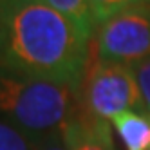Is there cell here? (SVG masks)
Listing matches in <instances>:
<instances>
[{"mask_svg": "<svg viewBox=\"0 0 150 150\" xmlns=\"http://www.w3.org/2000/svg\"><path fill=\"white\" fill-rule=\"evenodd\" d=\"M80 103L78 87L35 78L0 63V117L38 145L62 132Z\"/></svg>", "mask_w": 150, "mask_h": 150, "instance_id": "7a4b0ae2", "label": "cell"}, {"mask_svg": "<svg viewBox=\"0 0 150 150\" xmlns=\"http://www.w3.org/2000/svg\"><path fill=\"white\" fill-rule=\"evenodd\" d=\"M81 107L98 120L112 121L128 110L146 112L132 67L91 60L80 87Z\"/></svg>", "mask_w": 150, "mask_h": 150, "instance_id": "3957f363", "label": "cell"}, {"mask_svg": "<svg viewBox=\"0 0 150 150\" xmlns=\"http://www.w3.org/2000/svg\"><path fill=\"white\" fill-rule=\"evenodd\" d=\"M18 2V0H0V16H4L9 13V9H11L15 4Z\"/></svg>", "mask_w": 150, "mask_h": 150, "instance_id": "4fadbf2b", "label": "cell"}, {"mask_svg": "<svg viewBox=\"0 0 150 150\" xmlns=\"http://www.w3.org/2000/svg\"><path fill=\"white\" fill-rule=\"evenodd\" d=\"M38 150H69V146H67V141L63 137V134L56 132V134L49 136L47 139H44L38 145Z\"/></svg>", "mask_w": 150, "mask_h": 150, "instance_id": "8fae6325", "label": "cell"}, {"mask_svg": "<svg viewBox=\"0 0 150 150\" xmlns=\"http://www.w3.org/2000/svg\"><path fill=\"white\" fill-rule=\"evenodd\" d=\"M6 36H7V27H6V18L0 16V62L4 56V49H6Z\"/></svg>", "mask_w": 150, "mask_h": 150, "instance_id": "7c38bea8", "label": "cell"}, {"mask_svg": "<svg viewBox=\"0 0 150 150\" xmlns=\"http://www.w3.org/2000/svg\"><path fill=\"white\" fill-rule=\"evenodd\" d=\"M69 150H116L110 121L98 120L78 107L74 116L62 128Z\"/></svg>", "mask_w": 150, "mask_h": 150, "instance_id": "5b68a950", "label": "cell"}, {"mask_svg": "<svg viewBox=\"0 0 150 150\" xmlns=\"http://www.w3.org/2000/svg\"><path fill=\"white\" fill-rule=\"evenodd\" d=\"M0 150H38V143L0 117Z\"/></svg>", "mask_w": 150, "mask_h": 150, "instance_id": "ba28073f", "label": "cell"}, {"mask_svg": "<svg viewBox=\"0 0 150 150\" xmlns=\"http://www.w3.org/2000/svg\"><path fill=\"white\" fill-rule=\"evenodd\" d=\"M4 65L24 74L81 87L91 38L44 0H18L6 15Z\"/></svg>", "mask_w": 150, "mask_h": 150, "instance_id": "6da1fadb", "label": "cell"}, {"mask_svg": "<svg viewBox=\"0 0 150 150\" xmlns=\"http://www.w3.org/2000/svg\"><path fill=\"white\" fill-rule=\"evenodd\" d=\"M125 150H150V114L128 110L110 121Z\"/></svg>", "mask_w": 150, "mask_h": 150, "instance_id": "8992f818", "label": "cell"}, {"mask_svg": "<svg viewBox=\"0 0 150 150\" xmlns=\"http://www.w3.org/2000/svg\"><path fill=\"white\" fill-rule=\"evenodd\" d=\"M91 56L100 62L136 67L150 60V4L132 6L100 22Z\"/></svg>", "mask_w": 150, "mask_h": 150, "instance_id": "277c9868", "label": "cell"}, {"mask_svg": "<svg viewBox=\"0 0 150 150\" xmlns=\"http://www.w3.org/2000/svg\"><path fill=\"white\" fill-rule=\"evenodd\" d=\"M44 2L49 4L52 9H56L58 13L65 15L69 20H72L81 29V33L92 40L96 20H94L89 0H44Z\"/></svg>", "mask_w": 150, "mask_h": 150, "instance_id": "52a82bcc", "label": "cell"}, {"mask_svg": "<svg viewBox=\"0 0 150 150\" xmlns=\"http://www.w3.org/2000/svg\"><path fill=\"white\" fill-rule=\"evenodd\" d=\"M132 71H134L136 81L139 85V91H141L143 101H145V107H146V112L150 114V60L137 63L136 67H132Z\"/></svg>", "mask_w": 150, "mask_h": 150, "instance_id": "30bf717a", "label": "cell"}, {"mask_svg": "<svg viewBox=\"0 0 150 150\" xmlns=\"http://www.w3.org/2000/svg\"><path fill=\"white\" fill-rule=\"evenodd\" d=\"M92 15L96 20V25L103 20H107L109 16L116 15L123 11V9H128L132 6H141V4H150V0H89Z\"/></svg>", "mask_w": 150, "mask_h": 150, "instance_id": "9c48e42d", "label": "cell"}]
</instances>
